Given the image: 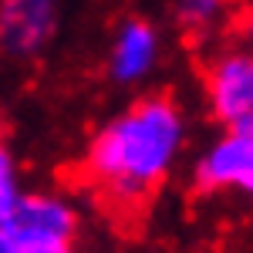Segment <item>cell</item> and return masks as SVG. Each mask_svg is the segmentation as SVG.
Listing matches in <instances>:
<instances>
[{"label": "cell", "instance_id": "obj_5", "mask_svg": "<svg viewBox=\"0 0 253 253\" xmlns=\"http://www.w3.org/2000/svg\"><path fill=\"white\" fill-rule=\"evenodd\" d=\"M58 34V0H0V51L31 61Z\"/></svg>", "mask_w": 253, "mask_h": 253}, {"label": "cell", "instance_id": "obj_6", "mask_svg": "<svg viewBox=\"0 0 253 253\" xmlns=\"http://www.w3.org/2000/svg\"><path fill=\"white\" fill-rule=\"evenodd\" d=\"M162 54L159 27L145 17H125L115 27V38L108 47V78L118 88H138L152 78Z\"/></svg>", "mask_w": 253, "mask_h": 253}, {"label": "cell", "instance_id": "obj_2", "mask_svg": "<svg viewBox=\"0 0 253 253\" xmlns=\"http://www.w3.org/2000/svg\"><path fill=\"white\" fill-rule=\"evenodd\" d=\"M206 108L213 122L226 128H243L253 122V51L226 47L206 64Z\"/></svg>", "mask_w": 253, "mask_h": 253}, {"label": "cell", "instance_id": "obj_3", "mask_svg": "<svg viewBox=\"0 0 253 253\" xmlns=\"http://www.w3.org/2000/svg\"><path fill=\"white\" fill-rule=\"evenodd\" d=\"M199 193H240L253 199V122L226 128L206 145L193 172Z\"/></svg>", "mask_w": 253, "mask_h": 253}, {"label": "cell", "instance_id": "obj_10", "mask_svg": "<svg viewBox=\"0 0 253 253\" xmlns=\"http://www.w3.org/2000/svg\"><path fill=\"white\" fill-rule=\"evenodd\" d=\"M17 253H78V243H71V247H17Z\"/></svg>", "mask_w": 253, "mask_h": 253}, {"label": "cell", "instance_id": "obj_12", "mask_svg": "<svg viewBox=\"0 0 253 253\" xmlns=\"http://www.w3.org/2000/svg\"><path fill=\"white\" fill-rule=\"evenodd\" d=\"M3 125H7V122H3V115H0V138H3Z\"/></svg>", "mask_w": 253, "mask_h": 253}, {"label": "cell", "instance_id": "obj_7", "mask_svg": "<svg viewBox=\"0 0 253 253\" xmlns=\"http://www.w3.org/2000/svg\"><path fill=\"white\" fill-rule=\"evenodd\" d=\"M24 189H20V172H17V159L10 152V145L0 138V226L10 223V216L17 213Z\"/></svg>", "mask_w": 253, "mask_h": 253}, {"label": "cell", "instance_id": "obj_8", "mask_svg": "<svg viewBox=\"0 0 253 253\" xmlns=\"http://www.w3.org/2000/svg\"><path fill=\"white\" fill-rule=\"evenodd\" d=\"M223 10H226V0H175V20L189 34L210 31L223 17Z\"/></svg>", "mask_w": 253, "mask_h": 253}, {"label": "cell", "instance_id": "obj_1", "mask_svg": "<svg viewBox=\"0 0 253 253\" xmlns=\"http://www.w3.org/2000/svg\"><path fill=\"white\" fill-rule=\"evenodd\" d=\"M186 149V115L166 91L135 98L108 118L84 152V179L108 206L138 210Z\"/></svg>", "mask_w": 253, "mask_h": 253}, {"label": "cell", "instance_id": "obj_11", "mask_svg": "<svg viewBox=\"0 0 253 253\" xmlns=\"http://www.w3.org/2000/svg\"><path fill=\"white\" fill-rule=\"evenodd\" d=\"M0 253H17V240L10 236L7 226H0Z\"/></svg>", "mask_w": 253, "mask_h": 253}, {"label": "cell", "instance_id": "obj_9", "mask_svg": "<svg viewBox=\"0 0 253 253\" xmlns=\"http://www.w3.org/2000/svg\"><path fill=\"white\" fill-rule=\"evenodd\" d=\"M240 38H243V44L253 51V7L243 14V20H240Z\"/></svg>", "mask_w": 253, "mask_h": 253}, {"label": "cell", "instance_id": "obj_4", "mask_svg": "<svg viewBox=\"0 0 253 253\" xmlns=\"http://www.w3.org/2000/svg\"><path fill=\"white\" fill-rule=\"evenodd\" d=\"M78 226L81 219L75 203L51 189L24 193L17 213L7 223L17 247H71L78 243Z\"/></svg>", "mask_w": 253, "mask_h": 253}]
</instances>
